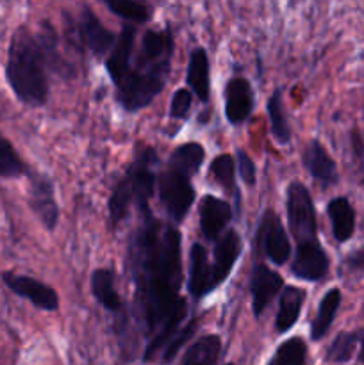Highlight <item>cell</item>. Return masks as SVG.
I'll list each match as a JSON object with an SVG mask.
<instances>
[{"instance_id":"5b68a950","label":"cell","mask_w":364,"mask_h":365,"mask_svg":"<svg viewBox=\"0 0 364 365\" xmlns=\"http://www.w3.org/2000/svg\"><path fill=\"white\" fill-rule=\"evenodd\" d=\"M288 225L296 245L318 241V220L310 192L302 182H291L288 187Z\"/></svg>"},{"instance_id":"d590c367","label":"cell","mask_w":364,"mask_h":365,"mask_svg":"<svg viewBox=\"0 0 364 365\" xmlns=\"http://www.w3.org/2000/svg\"><path fill=\"white\" fill-rule=\"evenodd\" d=\"M359 360H360V362L364 364V337H363V341H360V353H359Z\"/></svg>"},{"instance_id":"4fadbf2b","label":"cell","mask_w":364,"mask_h":365,"mask_svg":"<svg viewBox=\"0 0 364 365\" xmlns=\"http://www.w3.org/2000/svg\"><path fill=\"white\" fill-rule=\"evenodd\" d=\"M214 282L213 264L209 262L207 250L200 242H195L189 252V278H188V291L195 299L206 298L209 292L216 289Z\"/></svg>"},{"instance_id":"1f68e13d","label":"cell","mask_w":364,"mask_h":365,"mask_svg":"<svg viewBox=\"0 0 364 365\" xmlns=\"http://www.w3.org/2000/svg\"><path fill=\"white\" fill-rule=\"evenodd\" d=\"M193 96L188 89H177L171 96L170 103V118L171 120H182L189 114V109H191Z\"/></svg>"},{"instance_id":"9a60e30c","label":"cell","mask_w":364,"mask_h":365,"mask_svg":"<svg viewBox=\"0 0 364 365\" xmlns=\"http://www.w3.org/2000/svg\"><path fill=\"white\" fill-rule=\"evenodd\" d=\"M253 91L245 77H232L225 88V114L232 125H239L252 114Z\"/></svg>"},{"instance_id":"6da1fadb","label":"cell","mask_w":364,"mask_h":365,"mask_svg":"<svg viewBox=\"0 0 364 365\" xmlns=\"http://www.w3.org/2000/svg\"><path fill=\"white\" fill-rule=\"evenodd\" d=\"M128 245V266L136 285V317L146 339L143 362L161 353L186 327L188 303L178 294L182 284V235L145 210Z\"/></svg>"},{"instance_id":"f546056e","label":"cell","mask_w":364,"mask_h":365,"mask_svg":"<svg viewBox=\"0 0 364 365\" xmlns=\"http://www.w3.org/2000/svg\"><path fill=\"white\" fill-rule=\"evenodd\" d=\"M273 360L277 365H305L307 344L302 337H291L282 342L275 351Z\"/></svg>"},{"instance_id":"7a4b0ae2","label":"cell","mask_w":364,"mask_h":365,"mask_svg":"<svg viewBox=\"0 0 364 365\" xmlns=\"http://www.w3.org/2000/svg\"><path fill=\"white\" fill-rule=\"evenodd\" d=\"M173 56V34L170 29L146 31L139 45L138 57L132 53L128 70L116 82V100L125 110L145 109L163 91L170 75Z\"/></svg>"},{"instance_id":"52a82bcc","label":"cell","mask_w":364,"mask_h":365,"mask_svg":"<svg viewBox=\"0 0 364 365\" xmlns=\"http://www.w3.org/2000/svg\"><path fill=\"white\" fill-rule=\"evenodd\" d=\"M257 242H259V248L263 250L268 260H271L277 266L288 262L289 255H291V242H289L280 220L271 209H268L263 214L259 230H257Z\"/></svg>"},{"instance_id":"f1b7e54d","label":"cell","mask_w":364,"mask_h":365,"mask_svg":"<svg viewBox=\"0 0 364 365\" xmlns=\"http://www.w3.org/2000/svg\"><path fill=\"white\" fill-rule=\"evenodd\" d=\"M209 177H213L225 189V192H234L238 196V189H236V163L232 155L221 153V155L214 157L209 168Z\"/></svg>"},{"instance_id":"836d02e7","label":"cell","mask_w":364,"mask_h":365,"mask_svg":"<svg viewBox=\"0 0 364 365\" xmlns=\"http://www.w3.org/2000/svg\"><path fill=\"white\" fill-rule=\"evenodd\" d=\"M345 266L350 271H363L364 269V246L350 253L345 259Z\"/></svg>"},{"instance_id":"ba28073f","label":"cell","mask_w":364,"mask_h":365,"mask_svg":"<svg viewBox=\"0 0 364 365\" xmlns=\"http://www.w3.org/2000/svg\"><path fill=\"white\" fill-rule=\"evenodd\" d=\"M2 282L11 292L31 302L36 309L46 310V312H56L59 309L57 292L36 278L6 271V273H2Z\"/></svg>"},{"instance_id":"ffe728a7","label":"cell","mask_w":364,"mask_h":365,"mask_svg":"<svg viewBox=\"0 0 364 365\" xmlns=\"http://www.w3.org/2000/svg\"><path fill=\"white\" fill-rule=\"evenodd\" d=\"M328 217L332 223V234L338 242H346L355 232V210L343 196L334 198L327 205Z\"/></svg>"},{"instance_id":"484cf974","label":"cell","mask_w":364,"mask_h":365,"mask_svg":"<svg viewBox=\"0 0 364 365\" xmlns=\"http://www.w3.org/2000/svg\"><path fill=\"white\" fill-rule=\"evenodd\" d=\"M360 341H363L360 331H341V334L335 335L332 344L328 346L327 353H325V360L332 364L350 362Z\"/></svg>"},{"instance_id":"4316f807","label":"cell","mask_w":364,"mask_h":365,"mask_svg":"<svg viewBox=\"0 0 364 365\" xmlns=\"http://www.w3.org/2000/svg\"><path fill=\"white\" fill-rule=\"evenodd\" d=\"M102 2L116 16L132 24H146L152 18V9L143 0H102Z\"/></svg>"},{"instance_id":"7402d4cb","label":"cell","mask_w":364,"mask_h":365,"mask_svg":"<svg viewBox=\"0 0 364 365\" xmlns=\"http://www.w3.org/2000/svg\"><path fill=\"white\" fill-rule=\"evenodd\" d=\"M188 84L193 89L198 100L207 102L209 100L211 91V81H209V57H207L206 50L195 48L191 57H189L188 64Z\"/></svg>"},{"instance_id":"d6a6232c","label":"cell","mask_w":364,"mask_h":365,"mask_svg":"<svg viewBox=\"0 0 364 365\" xmlns=\"http://www.w3.org/2000/svg\"><path fill=\"white\" fill-rule=\"evenodd\" d=\"M236 168L239 170V177H241V180L245 182L246 185H250V187L256 185V180H257L256 163L250 159V155L245 152V150H238V164H236Z\"/></svg>"},{"instance_id":"e575fe53","label":"cell","mask_w":364,"mask_h":365,"mask_svg":"<svg viewBox=\"0 0 364 365\" xmlns=\"http://www.w3.org/2000/svg\"><path fill=\"white\" fill-rule=\"evenodd\" d=\"M352 145L355 146V155L363 157V152H364L363 141H360V138L357 134H352Z\"/></svg>"},{"instance_id":"3957f363","label":"cell","mask_w":364,"mask_h":365,"mask_svg":"<svg viewBox=\"0 0 364 365\" xmlns=\"http://www.w3.org/2000/svg\"><path fill=\"white\" fill-rule=\"evenodd\" d=\"M6 78L21 103L39 107L49 100L46 59L36 34L20 25L13 32L7 50Z\"/></svg>"},{"instance_id":"9c48e42d","label":"cell","mask_w":364,"mask_h":365,"mask_svg":"<svg viewBox=\"0 0 364 365\" xmlns=\"http://www.w3.org/2000/svg\"><path fill=\"white\" fill-rule=\"evenodd\" d=\"M29 205L43 227L52 232L59 221V207L54 196V182L43 173H32L29 178Z\"/></svg>"},{"instance_id":"5bb4252c","label":"cell","mask_w":364,"mask_h":365,"mask_svg":"<svg viewBox=\"0 0 364 365\" xmlns=\"http://www.w3.org/2000/svg\"><path fill=\"white\" fill-rule=\"evenodd\" d=\"M200 228L207 241H216L232 220V209L225 200L206 195L200 200Z\"/></svg>"},{"instance_id":"cb8c5ba5","label":"cell","mask_w":364,"mask_h":365,"mask_svg":"<svg viewBox=\"0 0 364 365\" xmlns=\"http://www.w3.org/2000/svg\"><path fill=\"white\" fill-rule=\"evenodd\" d=\"M203 159H206V150H203L202 145H198V143H184V145L173 150L168 166L182 171L188 177H193V175L198 173Z\"/></svg>"},{"instance_id":"4dcf8cb0","label":"cell","mask_w":364,"mask_h":365,"mask_svg":"<svg viewBox=\"0 0 364 365\" xmlns=\"http://www.w3.org/2000/svg\"><path fill=\"white\" fill-rule=\"evenodd\" d=\"M196 323H198V321H196V319L188 321V323H186V327L182 328L181 334H178L177 337H175L173 341H171L170 344L166 346V348H164V351L161 353V356H159V364L161 365H168V364L173 362L175 356H177V353L181 351L182 346H184L186 342H188L189 339L193 337V334H195Z\"/></svg>"},{"instance_id":"8992f818","label":"cell","mask_w":364,"mask_h":365,"mask_svg":"<svg viewBox=\"0 0 364 365\" xmlns=\"http://www.w3.org/2000/svg\"><path fill=\"white\" fill-rule=\"evenodd\" d=\"M157 191H159L161 205L175 223H181L188 216L196 198L191 177L170 166L157 177Z\"/></svg>"},{"instance_id":"d4e9b609","label":"cell","mask_w":364,"mask_h":365,"mask_svg":"<svg viewBox=\"0 0 364 365\" xmlns=\"http://www.w3.org/2000/svg\"><path fill=\"white\" fill-rule=\"evenodd\" d=\"M268 118H270L271 132H273L275 139L282 145H288L291 139V128H289L288 116H285L284 98H282V89H275L273 95L270 96L266 103Z\"/></svg>"},{"instance_id":"f35d334b","label":"cell","mask_w":364,"mask_h":365,"mask_svg":"<svg viewBox=\"0 0 364 365\" xmlns=\"http://www.w3.org/2000/svg\"><path fill=\"white\" fill-rule=\"evenodd\" d=\"M363 310H364V307H363Z\"/></svg>"},{"instance_id":"277c9868","label":"cell","mask_w":364,"mask_h":365,"mask_svg":"<svg viewBox=\"0 0 364 365\" xmlns=\"http://www.w3.org/2000/svg\"><path fill=\"white\" fill-rule=\"evenodd\" d=\"M157 153L152 148H143L128 166L125 177L114 185L109 198V220L118 227L134 205L139 212L150 209V198L157 182Z\"/></svg>"},{"instance_id":"d6986e66","label":"cell","mask_w":364,"mask_h":365,"mask_svg":"<svg viewBox=\"0 0 364 365\" xmlns=\"http://www.w3.org/2000/svg\"><path fill=\"white\" fill-rule=\"evenodd\" d=\"M303 302H305V291L296 285H288L282 289L280 302H278L277 319H275V328L278 334H285L291 330L298 321L300 312H302Z\"/></svg>"},{"instance_id":"7c38bea8","label":"cell","mask_w":364,"mask_h":365,"mask_svg":"<svg viewBox=\"0 0 364 365\" xmlns=\"http://www.w3.org/2000/svg\"><path fill=\"white\" fill-rule=\"evenodd\" d=\"M284 289V280L277 271L270 269L264 264H257L252 271V282H250V291H252V310L253 316L261 317L264 310L270 307L275 296Z\"/></svg>"},{"instance_id":"ac0fdd59","label":"cell","mask_w":364,"mask_h":365,"mask_svg":"<svg viewBox=\"0 0 364 365\" xmlns=\"http://www.w3.org/2000/svg\"><path fill=\"white\" fill-rule=\"evenodd\" d=\"M91 292L96 302L109 312L120 316L123 312V302L120 298V292L116 291V278L114 271L109 267H100L91 274Z\"/></svg>"},{"instance_id":"8d00e7d4","label":"cell","mask_w":364,"mask_h":365,"mask_svg":"<svg viewBox=\"0 0 364 365\" xmlns=\"http://www.w3.org/2000/svg\"><path fill=\"white\" fill-rule=\"evenodd\" d=\"M268 365H277V364H275V362H273V360H270V364H268Z\"/></svg>"},{"instance_id":"44dd1931","label":"cell","mask_w":364,"mask_h":365,"mask_svg":"<svg viewBox=\"0 0 364 365\" xmlns=\"http://www.w3.org/2000/svg\"><path fill=\"white\" fill-rule=\"evenodd\" d=\"M341 299L343 296L339 289H330L328 292H325V296L320 302V307H318L316 317L310 323V339L314 342L321 341L328 334L335 319V314H338L339 307H341Z\"/></svg>"},{"instance_id":"74e56055","label":"cell","mask_w":364,"mask_h":365,"mask_svg":"<svg viewBox=\"0 0 364 365\" xmlns=\"http://www.w3.org/2000/svg\"><path fill=\"white\" fill-rule=\"evenodd\" d=\"M225 365H234V364H225Z\"/></svg>"},{"instance_id":"e0dca14e","label":"cell","mask_w":364,"mask_h":365,"mask_svg":"<svg viewBox=\"0 0 364 365\" xmlns=\"http://www.w3.org/2000/svg\"><path fill=\"white\" fill-rule=\"evenodd\" d=\"M303 166L307 168L310 177L323 184L325 187L334 185L339 178L335 163L318 139H313L303 150Z\"/></svg>"},{"instance_id":"8fae6325","label":"cell","mask_w":364,"mask_h":365,"mask_svg":"<svg viewBox=\"0 0 364 365\" xmlns=\"http://www.w3.org/2000/svg\"><path fill=\"white\" fill-rule=\"evenodd\" d=\"M75 32H77L79 41L86 48L91 50V53H95V56H103V53L111 52L114 41H116L113 32L103 27L102 21L95 16V13L89 7H84L81 11V16L75 25Z\"/></svg>"},{"instance_id":"603a6c76","label":"cell","mask_w":364,"mask_h":365,"mask_svg":"<svg viewBox=\"0 0 364 365\" xmlns=\"http://www.w3.org/2000/svg\"><path fill=\"white\" fill-rule=\"evenodd\" d=\"M220 353L221 339L218 335H203L189 346L181 365H216Z\"/></svg>"},{"instance_id":"30bf717a","label":"cell","mask_w":364,"mask_h":365,"mask_svg":"<svg viewBox=\"0 0 364 365\" xmlns=\"http://www.w3.org/2000/svg\"><path fill=\"white\" fill-rule=\"evenodd\" d=\"M328 267H330V259L320 241H316L309 245H300L296 248L291 273L300 280L320 282L328 274Z\"/></svg>"},{"instance_id":"83f0119b","label":"cell","mask_w":364,"mask_h":365,"mask_svg":"<svg viewBox=\"0 0 364 365\" xmlns=\"http://www.w3.org/2000/svg\"><path fill=\"white\" fill-rule=\"evenodd\" d=\"M29 175V168L20 159L14 146L0 134V178H18Z\"/></svg>"},{"instance_id":"2e32d148","label":"cell","mask_w":364,"mask_h":365,"mask_svg":"<svg viewBox=\"0 0 364 365\" xmlns=\"http://www.w3.org/2000/svg\"><path fill=\"white\" fill-rule=\"evenodd\" d=\"M214 245V260H213V271H214V282L220 287L227 277L231 274L232 267H234L236 260L241 255V237L236 230H225L216 239Z\"/></svg>"}]
</instances>
